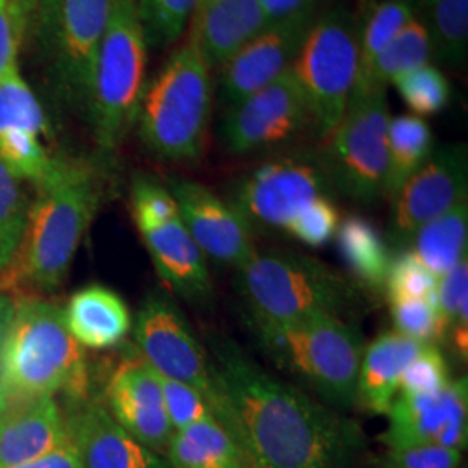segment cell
<instances>
[{
  "label": "cell",
  "instance_id": "1",
  "mask_svg": "<svg viewBox=\"0 0 468 468\" xmlns=\"http://www.w3.org/2000/svg\"><path fill=\"white\" fill-rule=\"evenodd\" d=\"M231 435L255 468H356L363 429L342 411L280 380L228 336H212Z\"/></svg>",
  "mask_w": 468,
  "mask_h": 468
},
{
  "label": "cell",
  "instance_id": "2",
  "mask_svg": "<svg viewBox=\"0 0 468 468\" xmlns=\"http://www.w3.org/2000/svg\"><path fill=\"white\" fill-rule=\"evenodd\" d=\"M19 247V274L40 290L65 282L85 233L100 208L102 181L92 164L54 158L37 185Z\"/></svg>",
  "mask_w": 468,
  "mask_h": 468
},
{
  "label": "cell",
  "instance_id": "3",
  "mask_svg": "<svg viewBox=\"0 0 468 468\" xmlns=\"http://www.w3.org/2000/svg\"><path fill=\"white\" fill-rule=\"evenodd\" d=\"M58 392L73 402L87 399L84 347L68 332L63 307L40 299L16 301L0 365V406Z\"/></svg>",
  "mask_w": 468,
  "mask_h": 468
},
{
  "label": "cell",
  "instance_id": "4",
  "mask_svg": "<svg viewBox=\"0 0 468 468\" xmlns=\"http://www.w3.org/2000/svg\"><path fill=\"white\" fill-rule=\"evenodd\" d=\"M247 314L271 323L316 316L347 319L361 307L357 286L318 259L290 250H255L236 269Z\"/></svg>",
  "mask_w": 468,
  "mask_h": 468
},
{
  "label": "cell",
  "instance_id": "5",
  "mask_svg": "<svg viewBox=\"0 0 468 468\" xmlns=\"http://www.w3.org/2000/svg\"><path fill=\"white\" fill-rule=\"evenodd\" d=\"M247 321L269 357L313 388L319 401L338 411L356 406L365 352L356 324L335 316L271 323L247 314Z\"/></svg>",
  "mask_w": 468,
  "mask_h": 468
},
{
  "label": "cell",
  "instance_id": "6",
  "mask_svg": "<svg viewBox=\"0 0 468 468\" xmlns=\"http://www.w3.org/2000/svg\"><path fill=\"white\" fill-rule=\"evenodd\" d=\"M212 67L189 42L167 59L143 94L137 129L143 144L167 162H195L212 115Z\"/></svg>",
  "mask_w": 468,
  "mask_h": 468
},
{
  "label": "cell",
  "instance_id": "7",
  "mask_svg": "<svg viewBox=\"0 0 468 468\" xmlns=\"http://www.w3.org/2000/svg\"><path fill=\"white\" fill-rule=\"evenodd\" d=\"M148 48L135 0H112L87 104L94 139L106 153L117 150L137 122L146 89Z\"/></svg>",
  "mask_w": 468,
  "mask_h": 468
},
{
  "label": "cell",
  "instance_id": "8",
  "mask_svg": "<svg viewBox=\"0 0 468 468\" xmlns=\"http://www.w3.org/2000/svg\"><path fill=\"white\" fill-rule=\"evenodd\" d=\"M314 133L324 139L347 112L357 75L356 16L334 7L313 19L292 65Z\"/></svg>",
  "mask_w": 468,
  "mask_h": 468
},
{
  "label": "cell",
  "instance_id": "9",
  "mask_svg": "<svg viewBox=\"0 0 468 468\" xmlns=\"http://www.w3.org/2000/svg\"><path fill=\"white\" fill-rule=\"evenodd\" d=\"M134 338L151 368L197 390L218 423L231 431L229 404L218 367L174 302L156 293L143 302L135 316Z\"/></svg>",
  "mask_w": 468,
  "mask_h": 468
},
{
  "label": "cell",
  "instance_id": "10",
  "mask_svg": "<svg viewBox=\"0 0 468 468\" xmlns=\"http://www.w3.org/2000/svg\"><path fill=\"white\" fill-rule=\"evenodd\" d=\"M388 120L387 90L349 101L318 154L334 191L359 205L385 198Z\"/></svg>",
  "mask_w": 468,
  "mask_h": 468
},
{
  "label": "cell",
  "instance_id": "11",
  "mask_svg": "<svg viewBox=\"0 0 468 468\" xmlns=\"http://www.w3.org/2000/svg\"><path fill=\"white\" fill-rule=\"evenodd\" d=\"M332 191L318 154L293 153L269 158L245 174L229 201L251 229L286 233L302 210Z\"/></svg>",
  "mask_w": 468,
  "mask_h": 468
},
{
  "label": "cell",
  "instance_id": "12",
  "mask_svg": "<svg viewBox=\"0 0 468 468\" xmlns=\"http://www.w3.org/2000/svg\"><path fill=\"white\" fill-rule=\"evenodd\" d=\"M313 129L292 68L247 100L224 110L218 137L238 156L284 148Z\"/></svg>",
  "mask_w": 468,
  "mask_h": 468
},
{
  "label": "cell",
  "instance_id": "13",
  "mask_svg": "<svg viewBox=\"0 0 468 468\" xmlns=\"http://www.w3.org/2000/svg\"><path fill=\"white\" fill-rule=\"evenodd\" d=\"M463 200H468L467 146L460 143L442 144L390 198L385 239L390 251L406 250L421 226Z\"/></svg>",
  "mask_w": 468,
  "mask_h": 468
},
{
  "label": "cell",
  "instance_id": "14",
  "mask_svg": "<svg viewBox=\"0 0 468 468\" xmlns=\"http://www.w3.org/2000/svg\"><path fill=\"white\" fill-rule=\"evenodd\" d=\"M382 435L387 448L441 446L465 450L468 442V380H452L429 394H398Z\"/></svg>",
  "mask_w": 468,
  "mask_h": 468
},
{
  "label": "cell",
  "instance_id": "15",
  "mask_svg": "<svg viewBox=\"0 0 468 468\" xmlns=\"http://www.w3.org/2000/svg\"><path fill=\"white\" fill-rule=\"evenodd\" d=\"M168 189L176 198L187 233L208 261L218 266L241 268L255 253L253 229L231 201L191 179L174 177Z\"/></svg>",
  "mask_w": 468,
  "mask_h": 468
},
{
  "label": "cell",
  "instance_id": "16",
  "mask_svg": "<svg viewBox=\"0 0 468 468\" xmlns=\"http://www.w3.org/2000/svg\"><path fill=\"white\" fill-rule=\"evenodd\" d=\"M110 9L112 0H59L48 38L54 46L56 75L67 100L84 110Z\"/></svg>",
  "mask_w": 468,
  "mask_h": 468
},
{
  "label": "cell",
  "instance_id": "17",
  "mask_svg": "<svg viewBox=\"0 0 468 468\" xmlns=\"http://www.w3.org/2000/svg\"><path fill=\"white\" fill-rule=\"evenodd\" d=\"M314 17L316 15L268 25L218 65V101L222 108L247 100L288 71Z\"/></svg>",
  "mask_w": 468,
  "mask_h": 468
},
{
  "label": "cell",
  "instance_id": "18",
  "mask_svg": "<svg viewBox=\"0 0 468 468\" xmlns=\"http://www.w3.org/2000/svg\"><path fill=\"white\" fill-rule=\"evenodd\" d=\"M106 410L129 434L153 452H165L174 429L154 369L141 359L120 363L106 385Z\"/></svg>",
  "mask_w": 468,
  "mask_h": 468
},
{
  "label": "cell",
  "instance_id": "19",
  "mask_svg": "<svg viewBox=\"0 0 468 468\" xmlns=\"http://www.w3.org/2000/svg\"><path fill=\"white\" fill-rule=\"evenodd\" d=\"M67 417L68 435L82 468H172L167 460L120 427L98 402H75Z\"/></svg>",
  "mask_w": 468,
  "mask_h": 468
},
{
  "label": "cell",
  "instance_id": "20",
  "mask_svg": "<svg viewBox=\"0 0 468 468\" xmlns=\"http://www.w3.org/2000/svg\"><path fill=\"white\" fill-rule=\"evenodd\" d=\"M65 441L67 417L54 396L0 406V468L30 462Z\"/></svg>",
  "mask_w": 468,
  "mask_h": 468
},
{
  "label": "cell",
  "instance_id": "21",
  "mask_svg": "<svg viewBox=\"0 0 468 468\" xmlns=\"http://www.w3.org/2000/svg\"><path fill=\"white\" fill-rule=\"evenodd\" d=\"M187 42L212 68L268 27L259 0H198L189 19Z\"/></svg>",
  "mask_w": 468,
  "mask_h": 468
},
{
  "label": "cell",
  "instance_id": "22",
  "mask_svg": "<svg viewBox=\"0 0 468 468\" xmlns=\"http://www.w3.org/2000/svg\"><path fill=\"white\" fill-rule=\"evenodd\" d=\"M139 233L156 272L168 288L186 301L198 303L210 299L214 286L208 259L187 233L181 218L141 229Z\"/></svg>",
  "mask_w": 468,
  "mask_h": 468
},
{
  "label": "cell",
  "instance_id": "23",
  "mask_svg": "<svg viewBox=\"0 0 468 468\" xmlns=\"http://www.w3.org/2000/svg\"><path fill=\"white\" fill-rule=\"evenodd\" d=\"M425 346L396 330L378 335L363 352L356 404H361L369 413L387 415L399 394L404 369Z\"/></svg>",
  "mask_w": 468,
  "mask_h": 468
},
{
  "label": "cell",
  "instance_id": "24",
  "mask_svg": "<svg viewBox=\"0 0 468 468\" xmlns=\"http://www.w3.org/2000/svg\"><path fill=\"white\" fill-rule=\"evenodd\" d=\"M65 321L71 336L90 351L117 347L133 330V316L117 292L90 284L68 301Z\"/></svg>",
  "mask_w": 468,
  "mask_h": 468
},
{
  "label": "cell",
  "instance_id": "25",
  "mask_svg": "<svg viewBox=\"0 0 468 468\" xmlns=\"http://www.w3.org/2000/svg\"><path fill=\"white\" fill-rule=\"evenodd\" d=\"M165 452L172 468H255L238 441L214 417L176 431Z\"/></svg>",
  "mask_w": 468,
  "mask_h": 468
},
{
  "label": "cell",
  "instance_id": "26",
  "mask_svg": "<svg viewBox=\"0 0 468 468\" xmlns=\"http://www.w3.org/2000/svg\"><path fill=\"white\" fill-rule=\"evenodd\" d=\"M406 250L439 280L468 253V200L421 226L410 239Z\"/></svg>",
  "mask_w": 468,
  "mask_h": 468
},
{
  "label": "cell",
  "instance_id": "27",
  "mask_svg": "<svg viewBox=\"0 0 468 468\" xmlns=\"http://www.w3.org/2000/svg\"><path fill=\"white\" fill-rule=\"evenodd\" d=\"M334 239L352 276L363 286L382 290L392 251L377 226L361 216L340 218Z\"/></svg>",
  "mask_w": 468,
  "mask_h": 468
},
{
  "label": "cell",
  "instance_id": "28",
  "mask_svg": "<svg viewBox=\"0 0 468 468\" xmlns=\"http://www.w3.org/2000/svg\"><path fill=\"white\" fill-rule=\"evenodd\" d=\"M435 150L434 133L425 118L398 115L387 129L385 198H392L404 183L427 164Z\"/></svg>",
  "mask_w": 468,
  "mask_h": 468
},
{
  "label": "cell",
  "instance_id": "29",
  "mask_svg": "<svg viewBox=\"0 0 468 468\" xmlns=\"http://www.w3.org/2000/svg\"><path fill=\"white\" fill-rule=\"evenodd\" d=\"M432 61V42L421 17L415 16L394 40L385 48L369 69L363 84L354 87L352 100L367 98L373 92L387 90L404 73Z\"/></svg>",
  "mask_w": 468,
  "mask_h": 468
},
{
  "label": "cell",
  "instance_id": "30",
  "mask_svg": "<svg viewBox=\"0 0 468 468\" xmlns=\"http://www.w3.org/2000/svg\"><path fill=\"white\" fill-rule=\"evenodd\" d=\"M417 16V4L411 0H369L356 16L357 75L356 84L365 82L369 69L394 37Z\"/></svg>",
  "mask_w": 468,
  "mask_h": 468
},
{
  "label": "cell",
  "instance_id": "31",
  "mask_svg": "<svg viewBox=\"0 0 468 468\" xmlns=\"http://www.w3.org/2000/svg\"><path fill=\"white\" fill-rule=\"evenodd\" d=\"M423 25L431 35L432 59L460 68L468 54V0H421Z\"/></svg>",
  "mask_w": 468,
  "mask_h": 468
},
{
  "label": "cell",
  "instance_id": "32",
  "mask_svg": "<svg viewBox=\"0 0 468 468\" xmlns=\"http://www.w3.org/2000/svg\"><path fill=\"white\" fill-rule=\"evenodd\" d=\"M434 302L444 328V342L463 361L468 349V259L437 280Z\"/></svg>",
  "mask_w": 468,
  "mask_h": 468
},
{
  "label": "cell",
  "instance_id": "33",
  "mask_svg": "<svg viewBox=\"0 0 468 468\" xmlns=\"http://www.w3.org/2000/svg\"><path fill=\"white\" fill-rule=\"evenodd\" d=\"M2 133H48V118L32 87L21 75L19 63L0 77V134Z\"/></svg>",
  "mask_w": 468,
  "mask_h": 468
},
{
  "label": "cell",
  "instance_id": "34",
  "mask_svg": "<svg viewBox=\"0 0 468 468\" xmlns=\"http://www.w3.org/2000/svg\"><path fill=\"white\" fill-rule=\"evenodd\" d=\"M28 208L21 179L0 160V274L11 268L17 257Z\"/></svg>",
  "mask_w": 468,
  "mask_h": 468
},
{
  "label": "cell",
  "instance_id": "35",
  "mask_svg": "<svg viewBox=\"0 0 468 468\" xmlns=\"http://www.w3.org/2000/svg\"><path fill=\"white\" fill-rule=\"evenodd\" d=\"M394 87L411 115L434 117L444 112L452 101V84L444 71L432 63L404 73Z\"/></svg>",
  "mask_w": 468,
  "mask_h": 468
},
{
  "label": "cell",
  "instance_id": "36",
  "mask_svg": "<svg viewBox=\"0 0 468 468\" xmlns=\"http://www.w3.org/2000/svg\"><path fill=\"white\" fill-rule=\"evenodd\" d=\"M198 0H135L148 46L167 48L185 34Z\"/></svg>",
  "mask_w": 468,
  "mask_h": 468
},
{
  "label": "cell",
  "instance_id": "37",
  "mask_svg": "<svg viewBox=\"0 0 468 468\" xmlns=\"http://www.w3.org/2000/svg\"><path fill=\"white\" fill-rule=\"evenodd\" d=\"M390 302V314L398 334L423 344L444 342V328L432 299H401Z\"/></svg>",
  "mask_w": 468,
  "mask_h": 468
},
{
  "label": "cell",
  "instance_id": "38",
  "mask_svg": "<svg viewBox=\"0 0 468 468\" xmlns=\"http://www.w3.org/2000/svg\"><path fill=\"white\" fill-rule=\"evenodd\" d=\"M437 278L410 250L392 257L385 280L388 301L401 299H432Z\"/></svg>",
  "mask_w": 468,
  "mask_h": 468
},
{
  "label": "cell",
  "instance_id": "39",
  "mask_svg": "<svg viewBox=\"0 0 468 468\" xmlns=\"http://www.w3.org/2000/svg\"><path fill=\"white\" fill-rule=\"evenodd\" d=\"M131 208L139 231L181 218L176 198L167 186L146 176H137L133 183Z\"/></svg>",
  "mask_w": 468,
  "mask_h": 468
},
{
  "label": "cell",
  "instance_id": "40",
  "mask_svg": "<svg viewBox=\"0 0 468 468\" xmlns=\"http://www.w3.org/2000/svg\"><path fill=\"white\" fill-rule=\"evenodd\" d=\"M448 361L439 346L427 344L402 375L399 394H429L452 384Z\"/></svg>",
  "mask_w": 468,
  "mask_h": 468
},
{
  "label": "cell",
  "instance_id": "41",
  "mask_svg": "<svg viewBox=\"0 0 468 468\" xmlns=\"http://www.w3.org/2000/svg\"><path fill=\"white\" fill-rule=\"evenodd\" d=\"M340 224V214L334 203L332 195L319 197L313 201L301 216L293 220L286 234L295 238L307 247H323L328 245L336 234Z\"/></svg>",
  "mask_w": 468,
  "mask_h": 468
},
{
  "label": "cell",
  "instance_id": "42",
  "mask_svg": "<svg viewBox=\"0 0 468 468\" xmlns=\"http://www.w3.org/2000/svg\"><path fill=\"white\" fill-rule=\"evenodd\" d=\"M156 373V371H154ZM158 382L162 388V398H164V406L167 411L170 425L176 431L186 429L197 421L205 419H212L214 413L210 410V406L201 398L197 390H193L191 387L176 382L167 377L158 375ZM216 419V417H214Z\"/></svg>",
  "mask_w": 468,
  "mask_h": 468
},
{
  "label": "cell",
  "instance_id": "43",
  "mask_svg": "<svg viewBox=\"0 0 468 468\" xmlns=\"http://www.w3.org/2000/svg\"><path fill=\"white\" fill-rule=\"evenodd\" d=\"M462 452L441 446L387 448L378 468H460Z\"/></svg>",
  "mask_w": 468,
  "mask_h": 468
},
{
  "label": "cell",
  "instance_id": "44",
  "mask_svg": "<svg viewBox=\"0 0 468 468\" xmlns=\"http://www.w3.org/2000/svg\"><path fill=\"white\" fill-rule=\"evenodd\" d=\"M27 34L28 28L21 0H0V77L16 65Z\"/></svg>",
  "mask_w": 468,
  "mask_h": 468
},
{
  "label": "cell",
  "instance_id": "45",
  "mask_svg": "<svg viewBox=\"0 0 468 468\" xmlns=\"http://www.w3.org/2000/svg\"><path fill=\"white\" fill-rule=\"evenodd\" d=\"M268 25L295 17L314 16L321 0H259Z\"/></svg>",
  "mask_w": 468,
  "mask_h": 468
},
{
  "label": "cell",
  "instance_id": "46",
  "mask_svg": "<svg viewBox=\"0 0 468 468\" xmlns=\"http://www.w3.org/2000/svg\"><path fill=\"white\" fill-rule=\"evenodd\" d=\"M7 468H82V463H80L79 452L68 435V441H65L61 446H58L56 450L34 458L30 462Z\"/></svg>",
  "mask_w": 468,
  "mask_h": 468
},
{
  "label": "cell",
  "instance_id": "47",
  "mask_svg": "<svg viewBox=\"0 0 468 468\" xmlns=\"http://www.w3.org/2000/svg\"><path fill=\"white\" fill-rule=\"evenodd\" d=\"M58 4L59 0H21L27 17V28H35L38 34L44 35L46 42L49 38Z\"/></svg>",
  "mask_w": 468,
  "mask_h": 468
},
{
  "label": "cell",
  "instance_id": "48",
  "mask_svg": "<svg viewBox=\"0 0 468 468\" xmlns=\"http://www.w3.org/2000/svg\"><path fill=\"white\" fill-rule=\"evenodd\" d=\"M16 311V299L11 293H0V365H2V354H4V346L9 335L11 323L15 318Z\"/></svg>",
  "mask_w": 468,
  "mask_h": 468
},
{
  "label": "cell",
  "instance_id": "49",
  "mask_svg": "<svg viewBox=\"0 0 468 468\" xmlns=\"http://www.w3.org/2000/svg\"><path fill=\"white\" fill-rule=\"evenodd\" d=\"M411 2H415V4H417V0H411Z\"/></svg>",
  "mask_w": 468,
  "mask_h": 468
},
{
  "label": "cell",
  "instance_id": "50",
  "mask_svg": "<svg viewBox=\"0 0 468 468\" xmlns=\"http://www.w3.org/2000/svg\"><path fill=\"white\" fill-rule=\"evenodd\" d=\"M460 468H465V467H460Z\"/></svg>",
  "mask_w": 468,
  "mask_h": 468
}]
</instances>
